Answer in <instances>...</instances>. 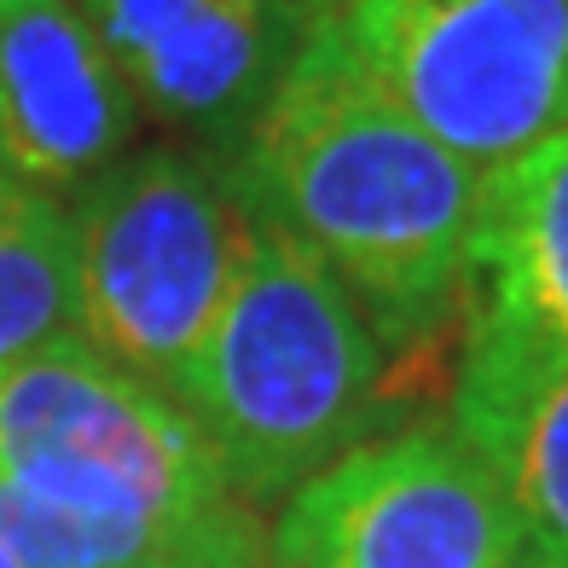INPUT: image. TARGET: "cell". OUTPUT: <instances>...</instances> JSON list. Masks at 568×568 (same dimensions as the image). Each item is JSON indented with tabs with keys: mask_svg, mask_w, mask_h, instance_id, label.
I'll use <instances>...</instances> for the list:
<instances>
[{
	"mask_svg": "<svg viewBox=\"0 0 568 568\" xmlns=\"http://www.w3.org/2000/svg\"><path fill=\"white\" fill-rule=\"evenodd\" d=\"M140 116L226 158L262 116L314 18L302 0H82Z\"/></svg>",
	"mask_w": 568,
	"mask_h": 568,
	"instance_id": "obj_7",
	"label": "cell"
},
{
	"mask_svg": "<svg viewBox=\"0 0 568 568\" xmlns=\"http://www.w3.org/2000/svg\"><path fill=\"white\" fill-rule=\"evenodd\" d=\"M75 331L70 203L0 174V366Z\"/></svg>",
	"mask_w": 568,
	"mask_h": 568,
	"instance_id": "obj_11",
	"label": "cell"
},
{
	"mask_svg": "<svg viewBox=\"0 0 568 568\" xmlns=\"http://www.w3.org/2000/svg\"><path fill=\"white\" fill-rule=\"evenodd\" d=\"M389 348L320 255L255 221L232 291L174 389L239 505L291 499L383 424Z\"/></svg>",
	"mask_w": 568,
	"mask_h": 568,
	"instance_id": "obj_2",
	"label": "cell"
},
{
	"mask_svg": "<svg viewBox=\"0 0 568 568\" xmlns=\"http://www.w3.org/2000/svg\"><path fill=\"white\" fill-rule=\"evenodd\" d=\"M470 320L568 343V134L487 180L470 255Z\"/></svg>",
	"mask_w": 568,
	"mask_h": 568,
	"instance_id": "obj_10",
	"label": "cell"
},
{
	"mask_svg": "<svg viewBox=\"0 0 568 568\" xmlns=\"http://www.w3.org/2000/svg\"><path fill=\"white\" fill-rule=\"evenodd\" d=\"M255 215L215 151L145 145L70 197L75 337L174 400Z\"/></svg>",
	"mask_w": 568,
	"mask_h": 568,
	"instance_id": "obj_3",
	"label": "cell"
},
{
	"mask_svg": "<svg viewBox=\"0 0 568 568\" xmlns=\"http://www.w3.org/2000/svg\"><path fill=\"white\" fill-rule=\"evenodd\" d=\"M226 174L255 221L343 278L383 348L435 337L470 302L487 180L442 151L314 18Z\"/></svg>",
	"mask_w": 568,
	"mask_h": 568,
	"instance_id": "obj_1",
	"label": "cell"
},
{
	"mask_svg": "<svg viewBox=\"0 0 568 568\" xmlns=\"http://www.w3.org/2000/svg\"><path fill=\"white\" fill-rule=\"evenodd\" d=\"M337 36L481 180L568 134V0H359Z\"/></svg>",
	"mask_w": 568,
	"mask_h": 568,
	"instance_id": "obj_5",
	"label": "cell"
},
{
	"mask_svg": "<svg viewBox=\"0 0 568 568\" xmlns=\"http://www.w3.org/2000/svg\"><path fill=\"white\" fill-rule=\"evenodd\" d=\"M453 435L510 510L516 568H568V343L470 320Z\"/></svg>",
	"mask_w": 568,
	"mask_h": 568,
	"instance_id": "obj_9",
	"label": "cell"
},
{
	"mask_svg": "<svg viewBox=\"0 0 568 568\" xmlns=\"http://www.w3.org/2000/svg\"><path fill=\"white\" fill-rule=\"evenodd\" d=\"M267 557H273V539L262 534L250 505L232 499L215 516L180 528L169 546L145 551V557L122 562V568H267Z\"/></svg>",
	"mask_w": 568,
	"mask_h": 568,
	"instance_id": "obj_12",
	"label": "cell"
},
{
	"mask_svg": "<svg viewBox=\"0 0 568 568\" xmlns=\"http://www.w3.org/2000/svg\"><path fill=\"white\" fill-rule=\"evenodd\" d=\"M284 568H516V528L481 458L447 429L372 435L284 499Z\"/></svg>",
	"mask_w": 568,
	"mask_h": 568,
	"instance_id": "obj_6",
	"label": "cell"
},
{
	"mask_svg": "<svg viewBox=\"0 0 568 568\" xmlns=\"http://www.w3.org/2000/svg\"><path fill=\"white\" fill-rule=\"evenodd\" d=\"M0 568H18V562H12V557H7V546H0Z\"/></svg>",
	"mask_w": 568,
	"mask_h": 568,
	"instance_id": "obj_14",
	"label": "cell"
},
{
	"mask_svg": "<svg viewBox=\"0 0 568 568\" xmlns=\"http://www.w3.org/2000/svg\"><path fill=\"white\" fill-rule=\"evenodd\" d=\"M267 568H284V562H278V557H267Z\"/></svg>",
	"mask_w": 568,
	"mask_h": 568,
	"instance_id": "obj_15",
	"label": "cell"
},
{
	"mask_svg": "<svg viewBox=\"0 0 568 568\" xmlns=\"http://www.w3.org/2000/svg\"><path fill=\"white\" fill-rule=\"evenodd\" d=\"M134 134L140 105L82 0H0V174L70 203Z\"/></svg>",
	"mask_w": 568,
	"mask_h": 568,
	"instance_id": "obj_8",
	"label": "cell"
},
{
	"mask_svg": "<svg viewBox=\"0 0 568 568\" xmlns=\"http://www.w3.org/2000/svg\"><path fill=\"white\" fill-rule=\"evenodd\" d=\"M307 7V18H343V12H354L359 0H302Z\"/></svg>",
	"mask_w": 568,
	"mask_h": 568,
	"instance_id": "obj_13",
	"label": "cell"
},
{
	"mask_svg": "<svg viewBox=\"0 0 568 568\" xmlns=\"http://www.w3.org/2000/svg\"><path fill=\"white\" fill-rule=\"evenodd\" d=\"M0 487L151 528L232 505L186 412L75 331L0 366Z\"/></svg>",
	"mask_w": 568,
	"mask_h": 568,
	"instance_id": "obj_4",
	"label": "cell"
}]
</instances>
